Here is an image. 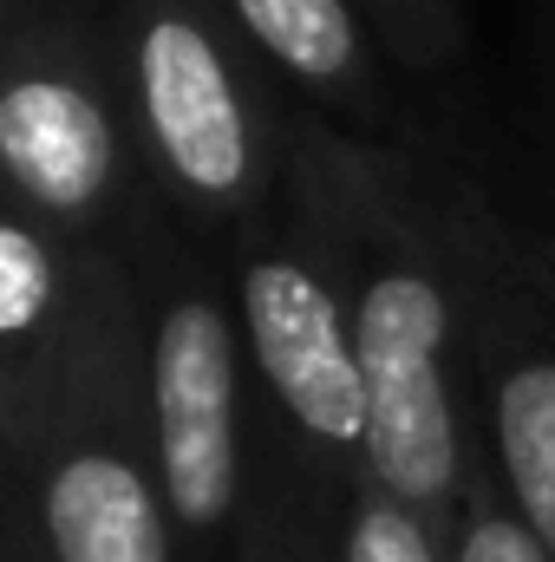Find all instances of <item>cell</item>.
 <instances>
[{
  "instance_id": "8992f818",
  "label": "cell",
  "mask_w": 555,
  "mask_h": 562,
  "mask_svg": "<svg viewBox=\"0 0 555 562\" xmlns=\"http://www.w3.org/2000/svg\"><path fill=\"white\" fill-rule=\"evenodd\" d=\"M216 262L242 321L269 431L307 471V484L347 497L366 471V380L353 353L347 294L314 216L294 190H281L275 210L229 249H216Z\"/></svg>"
},
{
  "instance_id": "30bf717a",
  "label": "cell",
  "mask_w": 555,
  "mask_h": 562,
  "mask_svg": "<svg viewBox=\"0 0 555 562\" xmlns=\"http://www.w3.org/2000/svg\"><path fill=\"white\" fill-rule=\"evenodd\" d=\"M340 504L320 484H307V471L287 458L269 419H262V451H256V497L236 537V562H333L340 537Z\"/></svg>"
},
{
  "instance_id": "277c9868",
  "label": "cell",
  "mask_w": 555,
  "mask_h": 562,
  "mask_svg": "<svg viewBox=\"0 0 555 562\" xmlns=\"http://www.w3.org/2000/svg\"><path fill=\"white\" fill-rule=\"evenodd\" d=\"M118 256L138 281L144 393L177 550L183 562H236L256 497L262 400L223 262L163 203L144 210Z\"/></svg>"
},
{
  "instance_id": "7a4b0ae2",
  "label": "cell",
  "mask_w": 555,
  "mask_h": 562,
  "mask_svg": "<svg viewBox=\"0 0 555 562\" xmlns=\"http://www.w3.org/2000/svg\"><path fill=\"white\" fill-rule=\"evenodd\" d=\"M0 562H183L150 438L138 281L118 249L99 256L39 386L0 413Z\"/></svg>"
},
{
  "instance_id": "7c38bea8",
  "label": "cell",
  "mask_w": 555,
  "mask_h": 562,
  "mask_svg": "<svg viewBox=\"0 0 555 562\" xmlns=\"http://www.w3.org/2000/svg\"><path fill=\"white\" fill-rule=\"evenodd\" d=\"M333 562H451V543L418 510H406L386 484H373L360 471L353 491H347V504H340Z\"/></svg>"
},
{
  "instance_id": "6da1fadb",
  "label": "cell",
  "mask_w": 555,
  "mask_h": 562,
  "mask_svg": "<svg viewBox=\"0 0 555 562\" xmlns=\"http://www.w3.org/2000/svg\"><path fill=\"white\" fill-rule=\"evenodd\" d=\"M287 190L314 216L347 294L366 380V477L451 543L477 419L471 276L444 203V157L340 132L294 105Z\"/></svg>"
},
{
  "instance_id": "5bb4252c",
  "label": "cell",
  "mask_w": 555,
  "mask_h": 562,
  "mask_svg": "<svg viewBox=\"0 0 555 562\" xmlns=\"http://www.w3.org/2000/svg\"><path fill=\"white\" fill-rule=\"evenodd\" d=\"M20 7H26V0H0V20H7V13H20Z\"/></svg>"
},
{
  "instance_id": "52a82bcc",
  "label": "cell",
  "mask_w": 555,
  "mask_h": 562,
  "mask_svg": "<svg viewBox=\"0 0 555 562\" xmlns=\"http://www.w3.org/2000/svg\"><path fill=\"white\" fill-rule=\"evenodd\" d=\"M471 276V419L510 510L555 562V249L444 164Z\"/></svg>"
},
{
  "instance_id": "9c48e42d",
  "label": "cell",
  "mask_w": 555,
  "mask_h": 562,
  "mask_svg": "<svg viewBox=\"0 0 555 562\" xmlns=\"http://www.w3.org/2000/svg\"><path fill=\"white\" fill-rule=\"evenodd\" d=\"M99 256L105 249H79L53 223L0 196V413L26 400L66 347Z\"/></svg>"
},
{
  "instance_id": "8fae6325",
  "label": "cell",
  "mask_w": 555,
  "mask_h": 562,
  "mask_svg": "<svg viewBox=\"0 0 555 562\" xmlns=\"http://www.w3.org/2000/svg\"><path fill=\"white\" fill-rule=\"evenodd\" d=\"M353 7H360V20L380 40L393 72L444 86L464 66V13H457V0H353Z\"/></svg>"
},
{
  "instance_id": "3957f363",
  "label": "cell",
  "mask_w": 555,
  "mask_h": 562,
  "mask_svg": "<svg viewBox=\"0 0 555 562\" xmlns=\"http://www.w3.org/2000/svg\"><path fill=\"white\" fill-rule=\"evenodd\" d=\"M150 196L216 256L287 190L294 99L223 0H99Z\"/></svg>"
},
{
  "instance_id": "5b68a950",
  "label": "cell",
  "mask_w": 555,
  "mask_h": 562,
  "mask_svg": "<svg viewBox=\"0 0 555 562\" xmlns=\"http://www.w3.org/2000/svg\"><path fill=\"white\" fill-rule=\"evenodd\" d=\"M0 196L79 249H118L157 203L99 0H26L0 20Z\"/></svg>"
},
{
  "instance_id": "4fadbf2b",
  "label": "cell",
  "mask_w": 555,
  "mask_h": 562,
  "mask_svg": "<svg viewBox=\"0 0 555 562\" xmlns=\"http://www.w3.org/2000/svg\"><path fill=\"white\" fill-rule=\"evenodd\" d=\"M451 562H550V550L530 537V524L510 510L484 438L471 451V477H464V504H457V530H451Z\"/></svg>"
},
{
  "instance_id": "ba28073f",
  "label": "cell",
  "mask_w": 555,
  "mask_h": 562,
  "mask_svg": "<svg viewBox=\"0 0 555 562\" xmlns=\"http://www.w3.org/2000/svg\"><path fill=\"white\" fill-rule=\"evenodd\" d=\"M223 7L281 79V92H294L301 112L360 138L412 144V119L393 99L386 53L353 0H223Z\"/></svg>"
}]
</instances>
